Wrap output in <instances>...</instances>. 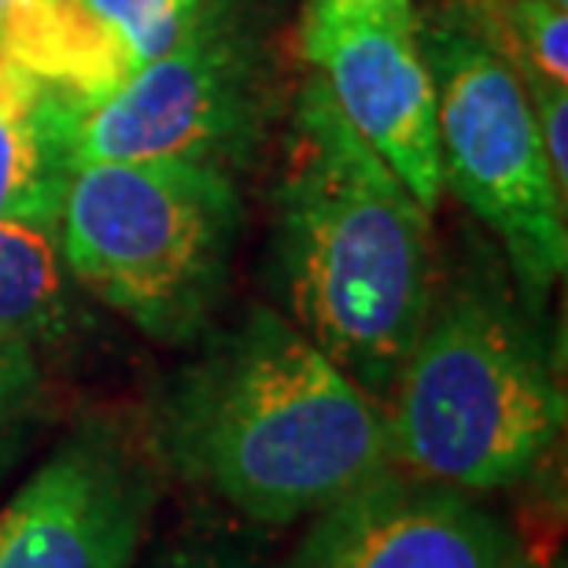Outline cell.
I'll return each mask as SVG.
<instances>
[{
  "label": "cell",
  "mask_w": 568,
  "mask_h": 568,
  "mask_svg": "<svg viewBox=\"0 0 568 568\" xmlns=\"http://www.w3.org/2000/svg\"><path fill=\"white\" fill-rule=\"evenodd\" d=\"M11 4H19V0H0V11H8Z\"/></svg>",
  "instance_id": "44dd1931"
},
{
  "label": "cell",
  "mask_w": 568,
  "mask_h": 568,
  "mask_svg": "<svg viewBox=\"0 0 568 568\" xmlns=\"http://www.w3.org/2000/svg\"><path fill=\"white\" fill-rule=\"evenodd\" d=\"M355 11H377V16H414V0H339Z\"/></svg>",
  "instance_id": "e0dca14e"
},
{
  "label": "cell",
  "mask_w": 568,
  "mask_h": 568,
  "mask_svg": "<svg viewBox=\"0 0 568 568\" xmlns=\"http://www.w3.org/2000/svg\"><path fill=\"white\" fill-rule=\"evenodd\" d=\"M38 395H41V373L33 351L0 336V428L11 425L22 414H30Z\"/></svg>",
  "instance_id": "2e32d148"
},
{
  "label": "cell",
  "mask_w": 568,
  "mask_h": 568,
  "mask_svg": "<svg viewBox=\"0 0 568 568\" xmlns=\"http://www.w3.org/2000/svg\"><path fill=\"white\" fill-rule=\"evenodd\" d=\"M55 233L0 222V336L38 351L74 336L78 306Z\"/></svg>",
  "instance_id": "7c38bea8"
},
{
  "label": "cell",
  "mask_w": 568,
  "mask_h": 568,
  "mask_svg": "<svg viewBox=\"0 0 568 568\" xmlns=\"http://www.w3.org/2000/svg\"><path fill=\"white\" fill-rule=\"evenodd\" d=\"M266 115V44L247 0H207L166 52L93 104L55 93L67 163L192 159L230 170Z\"/></svg>",
  "instance_id": "8992f818"
},
{
  "label": "cell",
  "mask_w": 568,
  "mask_h": 568,
  "mask_svg": "<svg viewBox=\"0 0 568 568\" xmlns=\"http://www.w3.org/2000/svg\"><path fill=\"white\" fill-rule=\"evenodd\" d=\"M85 4L100 11L126 38L133 60L144 63L166 52L192 27L207 0H85Z\"/></svg>",
  "instance_id": "5bb4252c"
},
{
  "label": "cell",
  "mask_w": 568,
  "mask_h": 568,
  "mask_svg": "<svg viewBox=\"0 0 568 568\" xmlns=\"http://www.w3.org/2000/svg\"><path fill=\"white\" fill-rule=\"evenodd\" d=\"M432 89L443 189L503 244L517 292L542 306L568 263L565 192L550 174L517 71L458 8L417 22Z\"/></svg>",
  "instance_id": "5b68a950"
},
{
  "label": "cell",
  "mask_w": 568,
  "mask_h": 568,
  "mask_svg": "<svg viewBox=\"0 0 568 568\" xmlns=\"http://www.w3.org/2000/svg\"><path fill=\"white\" fill-rule=\"evenodd\" d=\"M520 85H525V93H528L531 119H536L550 174L568 196V85L550 82V78H539V74H525Z\"/></svg>",
  "instance_id": "9a60e30c"
},
{
  "label": "cell",
  "mask_w": 568,
  "mask_h": 568,
  "mask_svg": "<svg viewBox=\"0 0 568 568\" xmlns=\"http://www.w3.org/2000/svg\"><path fill=\"white\" fill-rule=\"evenodd\" d=\"M170 568H241V565L219 561V558H181V561H174Z\"/></svg>",
  "instance_id": "d6986e66"
},
{
  "label": "cell",
  "mask_w": 568,
  "mask_h": 568,
  "mask_svg": "<svg viewBox=\"0 0 568 568\" xmlns=\"http://www.w3.org/2000/svg\"><path fill=\"white\" fill-rule=\"evenodd\" d=\"M274 211L292 325L384 406L436 295L432 211L358 141L322 78L295 97Z\"/></svg>",
  "instance_id": "7a4b0ae2"
},
{
  "label": "cell",
  "mask_w": 568,
  "mask_h": 568,
  "mask_svg": "<svg viewBox=\"0 0 568 568\" xmlns=\"http://www.w3.org/2000/svg\"><path fill=\"white\" fill-rule=\"evenodd\" d=\"M0 60L78 104H93L138 67L126 38L85 0H19L0 11Z\"/></svg>",
  "instance_id": "30bf717a"
},
{
  "label": "cell",
  "mask_w": 568,
  "mask_h": 568,
  "mask_svg": "<svg viewBox=\"0 0 568 568\" xmlns=\"http://www.w3.org/2000/svg\"><path fill=\"white\" fill-rule=\"evenodd\" d=\"M554 4H565L568 8V0H554Z\"/></svg>",
  "instance_id": "7402d4cb"
},
{
  "label": "cell",
  "mask_w": 568,
  "mask_h": 568,
  "mask_svg": "<svg viewBox=\"0 0 568 568\" xmlns=\"http://www.w3.org/2000/svg\"><path fill=\"white\" fill-rule=\"evenodd\" d=\"M514 539L469 491L403 469L317 514L292 568H509Z\"/></svg>",
  "instance_id": "9c48e42d"
},
{
  "label": "cell",
  "mask_w": 568,
  "mask_h": 568,
  "mask_svg": "<svg viewBox=\"0 0 568 568\" xmlns=\"http://www.w3.org/2000/svg\"><path fill=\"white\" fill-rule=\"evenodd\" d=\"M384 422L392 465L422 480L476 495L536 473L565 428V392L503 281L458 274L432 295Z\"/></svg>",
  "instance_id": "3957f363"
},
{
  "label": "cell",
  "mask_w": 568,
  "mask_h": 568,
  "mask_svg": "<svg viewBox=\"0 0 568 568\" xmlns=\"http://www.w3.org/2000/svg\"><path fill=\"white\" fill-rule=\"evenodd\" d=\"M230 170L192 159L82 163L55 247L82 288L159 344H189L219 311L241 236Z\"/></svg>",
  "instance_id": "277c9868"
},
{
  "label": "cell",
  "mask_w": 568,
  "mask_h": 568,
  "mask_svg": "<svg viewBox=\"0 0 568 568\" xmlns=\"http://www.w3.org/2000/svg\"><path fill=\"white\" fill-rule=\"evenodd\" d=\"M300 44L358 141L384 159L425 211H436L443 196L436 89L417 41V16L306 0Z\"/></svg>",
  "instance_id": "ba28073f"
},
{
  "label": "cell",
  "mask_w": 568,
  "mask_h": 568,
  "mask_svg": "<svg viewBox=\"0 0 568 568\" xmlns=\"http://www.w3.org/2000/svg\"><path fill=\"white\" fill-rule=\"evenodd\" d=\"M19 447H22V436L11 425L0 428V476L11 469V462L19 458Z\"/></svg>",
  "instance_id": "ac0fdd59"
},
{
  "label": "cell",
  "mask_w": 568,
  "mask_h": 568,
  "mask_svg": "<svg viewBox=\"0 0 568 568\" xmlns=\"http://www.w3.org/2000/svg\"><path fill=\"white\" fill-rule=\"evenodd\" d=\"M155 495L126 428L78 425L0 509V568H130Z\"/></svg>",
  "instance_id": "52a82bcc"
},
{
  "label": "cell",
  "mask_w": 568,
  "mask_h": 568,
  "mask_svg": "<svg viewBox=\"0 0 568 568\" xmlns=\"http://www.w3.org/2000/svg\"><path fill=\"white\" fill-rule=\"evenodd\" d=\"M487 44L517 78L539 74L568 85V16L554 0H473L462 4Z\"/></svg>",
  "instance_id": "4fadbf2b"
},
{
  "label": "cell",
  "mask_w": 568,
  "mask_h": 568,
  "mask_svg": "<svg viewBox=\"0 0 568 568\" xmlns=\"http://www.w3.org/2000/svg\"><path fill=\"white\" fill-rule=\"evenodd\" d=\"M509 568H565L561 561H554V558H514V565Z\"/></svg>",
  "instance_id": "ffe728a7"
},
{
  "label": "cell",
  "mask_w": 568,
  "mask_h": 568,
  "mask_svg": "<svg viewBox=\"0 0 568 568\" xmlns=\"http://www.w3.org/2000/svg\"><path fill=\"white\" fill-rule=\"evenodd\" d=\"M67 181L55 93L0 60V222L55 233Z\"/></svg>",
  "instance_id": "8fae6325"
},
{
  "label": "cell",
  "mask_w": 568,
  "mask_h": 568,
  "mask_svg": "<svg viewBox=\"0 0 568 568\" xmlns=\"http://www.w3.org/2000/svg\"><path fill=\"white\" fill-rule=\"evenodd\" d=\"M152 443L181 480L263 525L317 517L392 469L384 406L270 306L166 384Z\"/></svg>",
  "instance_id": "6da1fadb"
}]
</instances>
